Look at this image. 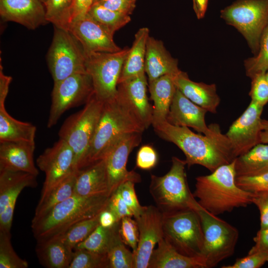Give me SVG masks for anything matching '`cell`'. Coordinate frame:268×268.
<instances>
[{"instance_id": "d590c367", "label": "cell", "mask_w": 268, "mask_h": 268, "mask_svg": "<svg viewBox=\"0 0 268 268\" xmlns=\"http://www.w3.org/2000/svg\"><path fill=\"white\" fill-rule=\"evenodd\" d=\"M118 223L110 228H104L99 224L75 249H83L97 253L107 254L112 236Z\"/></svg>"}, {"instance_id": "4fadbf2b", "label": "cell", "mask_w": 268, "mask_h": 268, "mask_svg": "<svg viewBox=\"0 0 268 268\" xmlns=\"http://www.w3.org/2000/svg\"><path fill=\"white\" fill-rule=\"evenodd\" d=\"M36 164L45 175L38 202L42 201L65 178L78 170L74 152L66 141L60 138L39 156Z\"/></svg>"}, {"instance_id": "7c38bea8", "label": "cell", "mask_w": 268, "mask_h": 268, "mask_svg": "<svg viewBox=\"0 0 268 268\" xmlns=\"http://www.w3.org/2000/svg\"><path fill=\"white\" fill-rule=\"evenodd\" d=\"M93 95L92 79L87 71L54 82L47 127L54 126L68 109L86 104Z\"/></svg>"}, {"instance_id": "5bb4252c", "label": "cell", "mask_w": 268, "mask_h": 268, "mask_svg": "<svg viewBox=\"0 0 268 268\" xmlns=\"http://www.w3.org/2000/svg\"><path fill=\"white\" fill-rule=\"evenodd\" d=\"M207 112L205 109L191 101L177 88L167 121L175 126L192 128L208 137L230 145L228 138L225 134L221 133L218 125H206L205 116Z\"/></svg>"}, {"instance_id": "11a10c76", "label": "cell", "mask_w": 268, "mask_h": 268, "mask_svg": "<svg viewBox=\"0 0 268 268\" xmlns=\"http://www.w3.org/2000/svg\"><path fill=\"white\" fill-rule=\"evenodd\" d=\"M193 8L199 19L204 16L206 11L208 0H193Z\"/></svg>"}, {"instance_id": "cb8c5ba5", "label": "cell", "mask_w": 268, "mask_h": 268, "mask_svg": "<svg viewBox=\"0 0 268 268\" xmlns=\"http://www.w3.org/2000/svg\"><path fill=\"white\" fill-rule=\"evenodd\" d=\"M74 194L84 197H109L105 158L77 171Z\"/></svg>"}, {"instance_id": "4316f807", "label": "cell", "mask_w": 268, "mask_h": 268, "mask_svg": "<svg viewBox=\"0 0 268 268\" xmlns=\"http://www.w3.org/2000/svg\"><path fill=\"white\" fill-rule=\"evenodd\" d=\"M37 241L36 253L41 265L47 268H69L73 251L61 235Z\"/></svg>"}, {"instance_id": "d6986e66", "label": "cell", "mask_w": 268, "mask_h": 268, "mask_svg": "<svg viewBox=\"0 0 268 268\" xmlns=\"http://www.w3.org/2000/svg\"><path fill=\"white\" fill-rule=\"evenodd\" d=\"M78 40L84 53H115L121 49L108 29L87 13L73 21L67 29Z\"/></svg>"}, {"instance_id": "b9f144b4", "label": "cell", "mask_w": 268, "mask_h": 268, "mask_svg": "<svg viewBox=\"0 0 268 268\" xmlns=\"http://www.w3.org/2000/svg\"><path fill=\"white\" fill-rule=\"evenodd\" d=\"M236 183L241 189L252 193L268 191V171L252 176H237Z\"/></svg>"}, {"instance_id": "ffe728a7", "label": "cell", "mask_w": 268, "mask_h": 268, "mask_svg": "<svg viewBox=\"0 0 268 268\" xmlns=\"http://www.w3.org/2000/svg\"><path fill=\"white\" fill-rule=\"evenodd\" d=\"M147 86L145 73L118 85V94L127 103L145 129L152 125L153 112L147 96Z\"/></svg>"}, {"instance_id": "681fc988", "label": "cell", "mask_w": 268, "mask_h": 268, "mask_svg": "<svg viewBox=\"0 0 268 268\" xmlns=\"http://www.w3.org/2000/svg\"><path fill=\"white\" fill-rule=\"evenodd\" d=\"M252 203L260 211L261 228L268 227V191L253 193Z\"/></svg>"}, {"instance_id": "680465c9", "label": "cell", "mask_w": 268, "mask_h": 268, "mask_svg": "<svg viewBox=\"0 0 268 268\" xmlns=\"http://www.w3.org/2000/svg\"><path fill=\"white\" fill-rule=\"evenodd\" d=\"M40 0L44 4L47 0Z\"/></svg>"}, {"instance_id": "db71d44e", "label": "cell", "mask_w": 268, "mask_h": 268, "mask_svg": "<svg viewBox=\"0 0 268 268\" xmlns=\"http://www.w3.org/2000/svg\"><path fill=\"white\" fill-rule=\"evenodd\" d=\"M118 221L115 215L107 207L102 210L99 215V224L107 228L113 227Z\"/></svg>"}, {"instance_id": "6da1fadb", "label": "cell", "mask_w": 268, "mask_h": 268, "mask_svg": "<svg viewBox=\"0 0 268 268\" xmlns=\"http://www.w3.org/2000/svg\"><path fill=\"white\" fill-rule=\"evenodd\" d=\"M235 159L218 167L209 175L196 178L194 197L203 208L215 215L252 203L253 193L236 183Z\"/></svg>"}, {"instance_id": "e0dca14e", "label": "cell", "mask_w": 268, "mask_h": 268, "mask_svg": "<svg viewBox=\"0 0 268 268\" xmlns=\"http://www.w3.org/2000/svg\"><path fill=\"white\" fill-rule=\"evenodd\" d=\"M164 215L156 206H143L136 220L139 231L137 248L134 254V268H147L156 244L163 238Z\"/></svg>"}, {"instance_id": "f5cc1de1", "label": "cell", "mask_w": 268, "mask_h": 268, "mask_svg": "<svg viewBox=\"0 0 268 268\" xmlns=\"http://www.w3.org/2000/svg\"><path fill=\"white\" fill-rule=\"evenodd\" d=\"M12 77L4 74L3 67L0 64V107H5V102L8 94Z\"/></svg>"}, {"instance_id": "5b68a950", "label": "cell", "mask_w": 268, "mask_h": 268, "mask_svg": "<svg viewBox=\"0 0 268 268\" xmlns=\"http://www.w3.org/2000/svg\"><path fill=\"white\" fill-rule=\"evenodd\" d=\"M185 160L172 158V166L163 176L151 175L149 193L156 206L164 215L193 209L197 201L189 188Z\"/></svg>"}, {"instance_id": "277c9868", "label": "cell", "mask_w": 268, "mask_h": 268, "mask_svg": "<svg viewBox=\"0 0 268 268\" xmlns=\"http://www.w3.org/2000/svg\"><path fill=\"white\" fill-rule=\"evenodd\" d=\"M109 198L73 195L41 218L32 220L34 237L39 240L63 234L76 223L98 215L107 207Z\"/></svg>"}, {"instance_id": "7dc6e473", "label": "cell", "mask_w": 268, "mask_h": 268, "mask_svg": "<svg viewBox=\"0 0 268 268\" xmlns=\"http://www.w3.org/2000/svg\"><path fill=\"white\" fill-rule=\"evenodd\" d=\"M107 207L115 215L118 222L125 217H134L133 212L124 201L118 190L109 197Z\"/></svg>"}, {"instance_id": "c3c4849f", "label": "cell", "mask_w": 268, "mask_h": 268, "mask_svg": "<svg viewBox=\"0 0 268 268\" xmlns=\"http://www.w3.org/2000/svg\"><path fill=\"white\" fill-rule=\"evenodd\" d=\"M137 0H95L109 9L130 15L134 11Z\"/></svg>"}, {"instance_id": "f546056e", "label": "cell", "mask_w": 268, "mask_h": 268, "mask_svg": "<svg viewBox=\"0 0 268 268\" xmlns=\"http://www.w3.org/2000/svg\"><path fill=\"white\" fill-rule=\"evenodd\" d=\"M237 176H252L268 171V144L259 143L235 159Z\"/></svg>"}, {"instance_id": "d6a6232c", "label": "cell", "mask_w": 268, "mask_h": 268, "mask_svg": "<svg viewBox=\"0 0 268 268\" xmlns=\"http://www.w3.org/2000/svg\"><path fill=\"white\" fill-rule=\"evenodd\" d=\"M119 226L120 222L115 228L107 252L109 268H134V254L123 241Z\"/></svg>"}, {"instance_id": "4dcf8cb0", "label": "cell", "mask_w": 268, "mask_h": 268, "mask_svg": "<svg viewBox=\"0 0 268 268\" xmlns=\"http://www.w3.org/2000/svg\"><path fill=\"white\" fill-rule=\"evenodd\" d=\"M36 127L30 123L11 117L5 107H0V142L27 141L35 142Z\"/></svg>"}, {"instance_id": "603a6c76", "label": "cell", "mask_w": 268, "mask_h": 268, "mask_svg": "<svg viewBox=\"0 0 268 268\" xmlns=\"http://www.w3.org/2000/svg\"><path fill=\"white\" fill-rule=\"evenodd\" d=\"M173 80L177 88L189 100L208 112L216 113L220 99L215 84L193 81L181 70L173 76Z\"/></svg>"}, {"instance_id": "1f68e13d", "label": "cell", "mask_w": 268, "mask_h": 268, "mask_svg": "<svg viewBox=\"0 0 268 268\" xmlns=\"http://www.w3.org/2000/svg\"><path fill=\"white\" fill-rule=\"evenodd\" d=\"M78 170L74 171L65 178L42 201L38 202L32 220L41 218L56 205L74 195V187Z\"/></svg>"}, {"instance_id": "7402d4cb", "label": "cell", "mask_w": 268, "mask_h": 268, "mask_svg": "<svg viewBox=\"0 0 268 268\" xmlns=\"http://www.w3.org/2000/svg\"><path fill=\"white\" fill-rule=\"evenodd\" d=\"M35 149V142H0V170L24 172L37 177L39 171L34 161Z\"/></svg>"}, {"instance_id": "f6af8a7d", "label": "cell", "mask_w": 268, "mask_h": 268, "mask_svg": "<svg viewBox=\"0 0 268 268\" xmlns=\"http://www.w3.org/2000/svg\"><path fill=\"white\" fill-rule=\"evenodd\" d=\"M268 262V253L257 252L248 254L246 257L237 259L231 265L224 266L222 268H259Z\"/></svg>"}, {"instance_id": "8d00e7d4", "label": "cell", "mask_w": 268, "mask_h": 268, "mask_svg": "<svg viewBox=\"0 0 268 268\" xmlns=\"http://www.w3.org/2000/svg\"><path fill=\"white\" fill-rule=\"evenodd\" d=\"M99 215L80 221L60 235L67 246L73 251L78 244L84 240L99 225Z\"/></svg>"}, {"instance_id": "816d5d0a", "label": "cell", "mask_w": 268, "mask_h": 268, "mask_svg": "<svg viewBox=\"0 0 268 268\" xmlns=\"http://www.w3.org/2000/svg\"><path fill=\"white\" fill-rule=\"evenodd\" d=\"M253 240L255 245L249 250L248 254L257 252L268 253V227L260 228Z\"/></svg>"}, {"instance_id": "9a60e30c", "label": "cell", "mask_w": 268, "mask_h": 268, "mask_svg": "<svg viewBox=\"0 0 268 268\" xmlns=\"http://www.w3.org/2000/svg\"><path fill=\"white\" fill-rule=\"evenodd\" d=\"M263 108L264 106L251 100L225 134L230 142L233 159L260 143Z\"/></svg>"}, {"instance_id": "9f6ffc18", "label": "cell", "mask_w": 268, "mask_h": 268, "mask_svg": "<svg viewBox=\"0 0 268 268\" xmlns=\"http://www.w3.org/2000/svg\"><path fill=\"white\" fill-rule=\"evenodd\" d=\"M260 143L268 144V120H262V128L260 134Z\"/></svg>"}, {"instance_id": "ba28073f", "label": "cell", "mask_w": 268, "mask_h": 268, "mask_svg": "<svg viewBox=\"0 0 268 268\" xmlns=\"http://www.w3.org/2000/svg\"><path fill=\"white\" fill-rule=\"evenodd\" d=\"M103 105L93 94L82 110L66 120L59 132L60 138L74 153L77 170L89 149Z\"/></svg>"}, {"instance_id": "8fae6325", "label": "cell", "mask_w": 268, "mask_h": 268, "mask_svg": "<svg viewBox=\"0 0 268 268\" xmlns=\"http://www.w3.org/2000/svg\"><path fill=\"white\" fill-rule=\"evenodd\" d=\"M47 62L54 82L76 73L86 71L83 49L67 30L54 26Z\"/></svg>"}, {"instance_id": "7bdbcfd3", "label": "cell", "mask_w": 268, "mask_h": 268, "mask_svg": "<svg viewBox=\"0 0 268 268\" xmlns=\"http://www.w3.org/2000/svg\"><path fill=\"white\" fill-rule=\"evenodd\" d=\"M249 96L251 100L265 106L268 103V82L266 73L258 74L252 78Z\"/></svg>"}, {"instance_id": "7a4b0ae2", "label": "cell", "mask_w": 268, "mask_h": 268, "mask_svg": "<svg viewBox=\"0 0 268 268\" xmlns=\"http://www.w3.org/2000/svg\"><path fill=\"white\" fill-rule=\"evenodd\" d=\"M145 128L125 100L117 93L113 99L103 103L89 149L78 170L105 158L108 152L124 135L142 133Z\"/></svg>"}, {"instance_id": "e575fe53", "label": "cell", "mask_w": 268, "mask_h": 268, "mask_svg": "<svg viewBox=\"0 0 268 268\" xmlns=\"http://www.w3.org/2000/svg\"><path fill=\"white\" fill-rule=\"evenodd\" d=\"M73 2V0H47L44 5L48 22L67 30Z\"/></svg>"}, {"instance_id": "bcb514c9", "label": "cell", "mask_w": 268, "mask_h": 268, "mask_svg": "<svg viewBox=\"0 0 268 268\" xmlns=\"http://www.w3.org/2000/svg\"><path fill=\"white\" fill-rule=\"evenodd\" d=\"M157 161V154L151 145H144L139 149L136 158V165L138 168L150 170L155 166Z\"/></svg>"}, {"instance_id": "f35d334b", "label": "cell", "mask_w": 268, "mask_h": 268, "mask_svg": "<svg viewBox=\"0 0 268 268\" xmlns=\"http://www.w3.org/2000/svg\"><path fill=\"white\" fill-rule=\"evenodd\" d=\"M69 268H109V264L107 254L75 249Z\"/></svg>"}, {"instance_id": "44dd1931", "label": "cell", "mask_w": 268, "mask_h": 268, "mask_svg": "<svg viewBox=\"0 0 268 268\" xmlns=\"http://www.w3.org/2000/svg\"><path fill=\"white\" fill-rule=\"evenodd\" d=\"M0 15L5 21L31 30L48 23L44 4L40 0H0Z\"/></svg>"}, {"instance_id": "91938a15", "label": "cell", "mask_w": 268, "mask_h": 268, "mask_svg": "<svg viewBox=\"0 0 268 268\" xmlns=\"http://www.w3.org/2000/svg\"></svg>"}, {"instance_id": "f907efd6", "label": "cell", "mask_w": 268, "mask_h": 268, "mask_svg": "<svg viewBox=\"0 0 268 268\" xmlns=\"http://www.w3.org/2000/svg\"><path fill=\"white\" fill-rule=\"evenodd\" d=\"M94 1V0H73L69 25L73 21L86 15Z\"/></svg>"}, {"instance_id": "3957f363", "label": "cell", "mask_w": 268, "mask_h": 268, "mask_svg": "<svg viewBox=\"0 0 268 268\" xmlns=\"http://www.w3.org/2000/svg\"><path fill=\"white\" fill-rule=\"evenodd\" d=\"M153 128L158 136L173 143L183 152L188 167L200 165L212 172L234 160L229 144L197 134L188 127L175 126L166 121Z\"/></svg>"}, {"instance_id": "f1b7e54d", "label": "cell", "mask_w": 268, "mask_h": 268, "mask_svg": "<svg viewBox=\"0 0 268 268\" xmlns=\"http://www.w3.org/2000/svg\"><path fill=\"white\" fill-rule=\"evenodd\" d=\"M149 36L147 27L140 28L134 36V39L124 62L118 84L129 79L145 73L144 63L146 43Z\"/></svg>"}, {"instance_id": "52a82bcc", "label": "cell", "mask_w": 268, "mask_h": 268, "mask_svg": "<svg viewBox=\"0 0 268 268\" xmlns=\"http://www.w3.org/2000/svg\"><path fill=\"white\" fill-rule=\"evenodd\" d=\"M163 229L164 238L179 253L202 258L203 233L195 210L188 209L164 215Z\"/></svg>"}, {"instance_id": "ab89813d", "label": "cell", "mask_w": 268, "mask_h": 268, "mask_svg": "<svg viewBox=\"0 0 268 268\" xmlns=\"http://www.w3.org/2000/svg\"><path fill=\"white\" fill-rule=\"evenodd\" d=\"M28 267V262L19 257L14 250L10 232L0 231V268Z\"/></svg>"}, {"instance_id": "836d02e7", "label": "cell", "mask_w": 268, "mask_h": 268, "mask_svg": "<svg viewBox=\"0 0 268 268\" xmlns=\"http://www.w3.org/2000/svg\"><path fill=\"white\" fill-rule=\"evenodd\" d=\"M87 13L113 34L131 21L130 15L107 8L97 1L93 2Z\"/></svg>"}, {"instance_id": "ac0fdd59", "label": "cell", "mask_w": 268, "mask_h": 268, "mask_svg": "<svg viewBox=\"0 0 268 268\" xmlns=\"http://www.w3.org/2000/svg\"><path fill=\"white\" fill-rule=\"evenodd\" d=\"M37 177L28 173L0 170V231L10 232L17 199L25 188H35Z\"/></svg>"}, {"instance_id": "d4e9b609", "label": "cell", "mask_w": 268, "mask_h": 268, "mask_svg": "<svg viewBox=\"0 0 268 268\" xmlns=\"http://www.w3.org/2000/svg\"><path fill=\"white\" fill-rule=\"evenodd\" d=\"M178 65L177 60L171 56L161 41L149 36L144 63L148 82L165 75H175L180 71Z\"/></svg>"}, {"instance_id": "60d3db41", "label": "cell", "mask_w": 268, "mask_h": 268, "mask_svg": "<svg viewBox=\"0 0 268 268\" xmlns=\"http://www.w3.org/2000/svg\"><path fill=\"white\" fill-rule=\"evenodd\" d=\"M132 217L127 216L121 220L119 232L124 243L132 248L134 254L137 248L139 231L136 220Z\"/></svg>"}, {"instance_id": "74e56055", "label": "cell", "mask_w": 268, "mask_h": 268, "mask_svg": "<svg viewBox=\"0 0 268 268\" xmlns=\"http://www.w3.org/2000/svg\"><path fill=\"white\" fill-rule=\"evenodd\" d=\"M245 67L246 75L251 78L268 70V24L261 36L257 54L246 60Z\"/></svg>"}, {"instance_id": "83f0119b", "label": "cell", "mask_w": 268, "mask_h": 268, "mask_svg": "<svg viewBox=\"0 0 268 268\" xmlns=\"http://www.w3.org/2000/svg\"><path fill=\"white\" fill-rule=\"evenodd\" d=\"M148 264V268H205L202 258L184 255L177 251L164 238L158 243Z\"/></svg>"}, {"instance_id": "8992f818", "label": "cell", "mask_w": 268, "mask_h": 268, "mask_svg": "<svg viewBox=\"0 0 268 268\" xmlns=\"http://www.w3.org/2000/svg\"><path fill=\"white\" fill-rule=\"evenodd\" d=\"M199 214L203 233L202 258L205 268L215 267L233 255L239 238L238 229L201 207L198 201L194 207Z\"/></svg>"}, {"instance_id": "484cf974", "label": "cell", "mask_w": 268, "mask_h": 268, "mask_svg": "<svg viewBox=\"0 0 268 268\" xmlns=\"http://www.w3.org/2000/svg\"><path fill=\"white\" fill-rule=\"evenodd\" d=\"M150 98L153 102L152 106L153 127L167 121L170 107L177 87L173 76L165 75L148 82Z\"/></svg>"}, {"instance_id": "2e32d148", "label": "cell", "mask_w": 268, "mask_h": 268, "mask_svg": "<svg viewBox=\"0 0 268 268\" xmlns=\"http://www.w3.org/2000/svg\"><path fill=\"white\" fill-rule=\"evenodd\" d=\"M141 134L133 133L124 135L113 145L105 157L109 197L125 181L130 180L135 183L141 181L138 174L127 170V163L131 152L140 143Z\"/></svg>"}, {"instance_id": "9c48e42d", "label": "cell", "mask_w": 268, "mask_h": 268, "mask_svg": "<svg viewBox=\"0 0 268 268\" xmlns=\"http://www.w3.org/2000/svg\"><path fill=\"white\" fill-rule=\"evenodd\" d=\"M221 17L244 36L256 55L268 24V0H237L221 10Z\"/></svg>"}, {"instance_id": "ee69618b", "label": "cell", "mask_w": 268, "mask_h": 268, "mask_svg": "<svg viewBox=\"0 0 268 268\" xmlns=\"http://www.w3.org/2000/svg\"><path fill=\"white\" fill-rule=\"evenodd\" d=\"M132 181H127L121 184L117 190L120 193L124 201L132 210L134 218L141 213L143 206H141L136 196L134 184Z\"/></svg>"}, {"instance_id": "6f0895ef", "label": "cell", "mask_w": 268, "mask_h": 268, "mask_svg": "<svg viewBox=\"0 0 268 268\" xmlns=\"http://www.w3.org/2000/svg\"><path fill=\"white\" fill-rule=\"evenodd\" d=\"M266 77L267 80V81L268 82V70L266 72Z\"/></svg>"}, {"instance_id": "30bf717a", "label": "cell", "mask_w": 268, "mask_h": 268, "mask_svg": "<svg viewBox=\"0 0 268 268\" xmlns=\"http://www.w3.org/2000/svg\"><path fill=\"white\" fill-rule=\"evenodd\" d=\"M129 50L126 47L115 53H85L86 70L92 79L93 94L102 102L117 95L119 79Z\"/></svg>"}]
</instances>
